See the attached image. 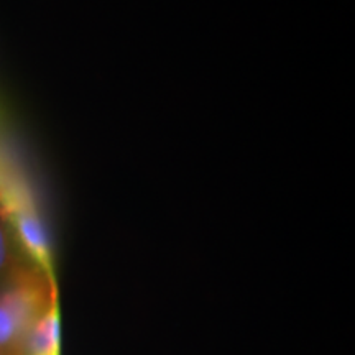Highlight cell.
I'll return each instance as SVG.
<instances>
[{
	"mask_svg": "<svg viewBox=\"0 0 355 355\" xmlns=\"http://www.w3.org/2000/svg\"><path fill=\"white\" fill-rule=\"evenodd\" d=\"M26 263H30V260L21 250L10 220L0 206V283L6 282Z\"/></svg>",
	"mask_w": 355,
	"mask_h": 355,
	"instance_id": "277c9868",
	"label": "cell"
},
{
	"mask_svg": "<svg viewBox=\"0 0 355 355\" xmlns=\"http://www.w3.org/2000/svg\"><path fill=\"white\" fill-rule=\"evenodd\" d=\"M53 308L55 278L32 261L0 283V355H24L28 332Z\"/></svg>",
	"mask_w": 355,
	"mask_h": 355,
	"instance_id": "6da1fadb",
	"label": "cell"
},
{
	"mask_svg": "<svg viewBox=\"0 0 355 355\" xmlns=\"http://www.w3.org/2000/svg\"><path fill=\"white\" fill-rule=\"evenodd\" d=\"M24 355H60L58 306L32 327L25 340Z\"/></svg>",
	"mask_w": 355,
	"mask_h": 355,
	"instance_id": "3957f363",
	"label": "cell"
},
{
	"mask_svg": "<svg viewBox=\"0 0 355 355\" xmlns=\"http://www.w3.org/2000/svg\"><path fill=\"white\" fill-rule=\"evenodd\" d=\"M0 206L6 211L26 259L53 278L51 245L28 191L15 183L0 181Z\"/></svg>",
	"mask_w": 355,
	"mask_h": 355,
	"instance_id": "7a4b0ae2",
	"label": "cell"
}]
</instances>
